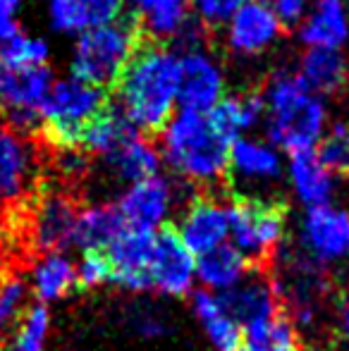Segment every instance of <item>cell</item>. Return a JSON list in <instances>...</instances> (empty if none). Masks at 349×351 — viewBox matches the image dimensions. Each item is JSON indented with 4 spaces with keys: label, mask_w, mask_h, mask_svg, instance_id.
<instances>
[{
    "label": "cell",
    "mask_w": 349,
    "mask_h": 351,
    "mask_svg": "<svg viewBox=\"0 0 349 351\" xmlns=\"http://www.w3.org/2000/svg\"><path fill=\"white\" fill-rule=\"evenodd\" d=\"M29 285L19 275H10L0 282V335H8L29 308Z\"/></svg>",
    "instance_id": "836d02e7"
},
{
    "label": "cell",
    "mask_w": 349,
    "mask_h": 351,
    "mask_svg": "<svg viewBox=\"0 0 349 351\" xmlns=\"http://www.w3.org/2000/svg\"><path fill=\"white\" fill-rule=\"evenodd\" d=\"M282 36V24L263 0H247L225 22V38L232 53L244 58L270 51Z\"/></svg>",
    "instance_id": "5bb4252c"
},
{
    "label": "cell",
    "mask_w": 349,
    "mask_h": 351,
    "mask_svg": "<svg viewBox=\"0 0 349 351\" xmlns=\"http://www.w3.org/2000/svg\"><path fill=\"white\" fill-rule=\"evenodd\" d=\"M77 206L70 196L60 191H48L34 206L32 215V239L41 254L65 251L72 246L77 222Z\"/></svg>",
    "instance_id": "2e32d148"
},
{
    "label": "cell",
    "mask_w": 349,
    "mask_h": 351,
    "mask_svg": "<svg viewBox=\"0 0 349 351\" xmlns=\"http://www.w3.org/2000/svg\"><path fill=\"white\" fill-rule=\"evenodd\" d=\"M175 232L199 258L230 241V206L210 196H199L184 208Z\"/></svg>",
    "instance_id": "9a60e30c"
},
{
    "label": "cell",
    "mask_w": 349,
    "mask_h": 351,
    "mask_svg": "<svg viewBox=\"0 0 349 351\" xmlns=\"http://www.w3.org/2000/svg\"><path fill=\"white\" fill-rule=\"evenodd\" d=\"M263 3L273 10L282 27H297L311 8V0H263Z\"/></svg>",
    "instance_id": "f35d334b"
},
{
    "label": "cell",
    "mask_w": 349,
    "mask_h": 351,
    "mask_svg": "<svg viewBox=\"0 0 349 351\" xmlns=\"http://www.w3.org/2000/svg\"><path fill=\"white\" fill-rule=\"evenodd\" d=\"M115 180L125 184H134L139 180H146L151 175H158L160 170V151L146 139L141 132H134L127 141H122L112 153L101 158Z\"/></svg>",
    "instance_id": "d4e9b609"
},
{
    "label": "cell",
    "mask_w": 349,
    "mask_h": 351,
    "mask_svg": "<svg viewBox=\"0 0 349 351\" xmlns=\"http://www.w3.org/2000/svg\"><path fill=\"white\" fill-rule=\"evenodd\" d=\"M22 5L24 0H0V46L19 32L17 14L22 10Z\"/></svg>",
    "instance_id": "ab89813d"
},
{
    "label": "cell",
    "mask_w": 349,
    "mask_h": 351,
    "mask_svg": "<svg viewBox=\"0 0 349 351\" xmlns=\"http://www.w3.org/2000/svg\"><path fill=\"white\" fill-rule=\"evenodd\" d=\"M36 143L12 125H0V208L19 204L36 186Z\"/></svg>",
    "instance_id": "8fae6325"
},
{
    "label": "cell",
    "mask_w": 349,
    "mask_h": 351,
    "mask_svg": "<svg viewBox=\"0 0 349 351\" xmlns=\"http://www.w3.org/2000/svg\"><path fill=\"white\" fill-rule=\"evenodd\" d=\"M189 12L191 10L186 0H154L141 12H136L139 14L136 22L141 27V34H151L158 41H165V38L175 41L191 22Z\"/></svg>",
    "instance_id": "4dcf8cb0"
},
{
    "label": "cell",
    "mask_w": 349,
    "mask_h": 351,
    "mask_svg": "<svg viewBox=\"0 0 349 351\" xmlns=\"http://www.w3.org/2000/svg\"><path fill=\"white\" fill-rule=\"evenodd\" d=\"M263 103L270 143L289 156L313 151L326 134V103L302 82L297 72H275L265 84Z\"/></svg>",
    "instance_id": "7a4b0ae2"
},
{
    "label": "cell",
    "mask_w": 349,
    "mask_h": 351,
    "mask_svg": "<svg viewBox=\"0 0 349 351\" xmlns=\"http://www.w3.org/2000/svg\"><path fill=\"white\" fill-rule=\"evenodd\" d=\"M186 3H189V10L194 12V17L201 24H206V27H220L247 0H186Z\"/></svg>",
    "instance_id": "8d00e7d4"
},
{
    "label": "cell",
    "mask_w": 349,
    "mask_h": 351,
    "mask_svg": "<svg viewBox=\"0 0 349 351\" xmlns=\"http://www.w3.org/2000/svg\"><path fill=\"white\" fill-rule=\"evenodd\" d=\"M53 74L48 67H32V70H3L0 79V101L8 110L10 125L14 130L32 134L41 127V108L53 86Z\"/></svg>",
    "instance_id": "ba28073f"
},
{
    "label": "cell",
    "mask_w": 349,
    "mask_h": 351,
    "mask_svg": "<svg viewBox=\"0 0 349 351\" xmlns=\"http://www.w3.org/2000/svg\"><path fill=\"white\" fill-rule=\"evenodd\" d=\"M127 225L122 222L115 204L86 206L84 210L77 213L72 244L77 249H82V254H88V251H101L103 254L120 237V232Z\"/></svg>",
    "instance_id": "484cf974"
},
{
    "label": "cell",
    "mask_w": 349,
    "mask_h": 351,
    "mask_svg": "<svg viewBox=\"0 0 349 351\" xmlns=\"http://www.w3.org/2000/svg\"><path fill=\"white\" fill-rule=\"evenodd\" d=\"M0 282H3V273H0Z\"/></svg>",
    "instance_id": "ee69618b"
},
{
    "label": "cell",
    "mask_w": 349,
    "mask_h": 351,
    "mask_svg": "<svg viewBox=\"0 0 349 351\" xmlns=\"http://www.w3.org/2000/svg\"><path fill=\"white\" fill-rule=\"evenodd\" d=\"M316 153L333 172H349V122L328 125L323 139L318 141Z\"/></svg>",
    "instance_id": "e575fe53"
},
{
    "label": "cell",
    "mask_w": 349,
    "mask_h": 351,
    "mask_svg": "<svg viewBox=\"0 0 349 351\" xmlns=\"http://www.w3.org/2000/svg\"><path fill=\"white\" fill-rule=\"evenodd\" d=\"M160 132V158L177 177L189 184L210 186L228 175L232 141L215 130L208 112L182 108Z\"/></svg>",
    "instance_id": "3957f363"
},
{
    "label": "cell",
    "mask_w": 349,
    "mask_h": 351,
    "mask_svg": "<svg viewBox=\"0 0 349 351\" xmlns=\"http://www.w3.org/2000/svg\"><path fill=\"white\" fill-rule=\"evenodd\" d=\"M154 239L156 232L125 227L120 232V237L103 251L108 256V261H110L112 287H120V289L132 291V294H149V263L151 251H154Z\"/></svg>",
    "instance_id": "4fadbf2b"
},
{
    "label": "cell",
    "mask_w": 349,
    "mask_h": 351,
    "mask_svg": "<svg viewBox=\"0 0 349 351\" xmlns=\"http://www.w3.org/2000/svg\"><path fill=\"white\" fill-rule=\"evenodd\" d=\"M299 27V41L306 48L340 51L349 43V3L347 0H311Z\"/></svg>",
    "instance_id": "e0dca14e"
},
{
    "label": "cell",
    "mask_w": 349,
    "mask_h": 351,
    "mask_svg": "<svg viewBox=\"0 0 349 351\" xmlns=\"http://www.w3.org/2000/svg\"><path fill=\"white\" fill-rule=\"evenodd\" d=\"M112 270L110 261L101 251H88L82 254V261L77 263V287L80 289H98V287L110 285Z\"/></svg>",
    "instance_id": "d590c367"
},
{
    "label": "cell",
    "mask_w": 349,
    "mask_h": 351,
    "mask_svg": "<svg viewBox=\"0 0 349 351\" xmlns=\"http://www.w3.org/2000/svg\"><path fill=\"white\" fill-rule=\"evenodd\" d=\"M180 62V93L184 110L210 112L225 98V72L215 56L204 48H186L177 56Z\"/></svg>",
    "instance_id": "7c38bea8"
},
{
    "label": "cell",
    "mask_w": 349,
    "mask_h": 351,
    "mask_svg": "<svg viewBox=\"0 0 349 351\" xmlns=\"http://www.w3.org/2000/svg\"><path fill=\"white\" fill-rule=\"evenodd\" d=\"M297 251L326 270L349 263V208L335 204L306 208Z\"/></svg>",
    "instance_id": "52a82bcc"
},
{
    "label": "cell",
    "mask_w": 349,
    "mask_h": 351,
    "mask_svg": "<svg viewBox=\"0 0 349 351\" xmlns=\"http://www.w3.org/2000/svg\"><path fill=\"white\" fill-rule=\"evenodd\" d=\"M239 351H247V349H239Z\"/></svg>",
    "instance_id": "f6af8a7d"
},
{
    "label": "cell",
    "mask_w": 349,
    "mask_h": 351,
    "mask_svg": "<svg viewBox=\"0 0 349 351\" xmlns=\"http://www.w3.org/2000/svg\"><path fill=\"white\" fill-rule=\"evenodd\" d=\"M0 79H3V72H0ZM0 108H3V101H0Z\"/></svg>",
    "instance_id": "7bdbcfd3"
},
{
    "label": "cell",
    "mask_w": 349,
    "mask_h": 351,
    "mask_svg": "<svg viewBox=\"0 0 349 351\" xmlns=\"http://www.w3.org/2000/svg\"><path fill=\"white\" fill-rule=\"evenodd\" d=\"M287 180L292 186V194L304 208H316V206L333 204L337 189V177L326 162L313 151L292 153L287 167Z\"/></svg>",
    "instance_id": "d6986e66"
},
{
    "label": "cell",
    "mask_w": 349,
    "mask_h": 351,
    "mask_svg": "<svg viewBox=\"0 0 349 351\" xmlns=\"http://www.w3.org/2000/svg\"><path fill=\"white\" fill-rule=\"evenodd\" d=\"M228 172L242 184H273L282 177V158L270 141L239 136L230 146Z\"/></svg>",
    "instance_id": "ffe728a7"
},
{
    "label": "cell",
    "mask_w": 349,
    "mask_h": 351,
    "mask_svg": "<svg viewBox=\"0 0 349 351\" xmlns=\"http://www.w3.org/2000/svg\"><path fill=\"white\" fill-rule=\"evenodd\" d=\"M134 132H139V130L122 115L120 108L106 106L101 115L84 130L80 148H84V151L93 153V156H98V158H106L108 153L115 151L122 141L130 139Z\"/></svg>",
    "instance_id": "f1b7e54d"
},
{
    "label": "cell",
    "mask_w": 349,
    "mask_h": 351,
    "mask_svg": "<svg viewBox=\"0 0 349 351\" xmlns=\"http://www.w3.org/2000/svg\"><path fill=\"white\" fill-rule=\"evenodd\" d=\"M347 82H349V79H347Z\"/></svg>",
    "instance_id": "bcb514c9"
},
{
    "label": "cell",
    "mask_w": 349,
    "mask_h": 351,
    "mask_svg": "<svg viewBox=\"0 0 349 351\" xmlns=\"http://www.w3.org/2000/svg\"><path fill=\"white\" fill-rule=\"evenodd\" d=\"M177 204L175 184L163 175H151L134 184H127L115 208L122 222L132 230L158 232L168 225Z\"/></svg>",
    "instance_id": "9c48e42d"
},
{
    "label": "cell",
    "mask_w": 349,
    "mask_h": 351,
    "mask_svg": "<svg viewBox=\"0 0 349 351\" xmlns=\"http://www.w3.org/2000/svg\"><path fill=\"white\" fill-rule=\"evenodd\" d=\"M252 265V261L228 241L196 258V282L210 294H225L254 273Z\"/></svg>",
    "instance_id": "603a6c76"
},
{
    "label": "cell",
    "mask_w": 349,
    "mask_h": 351,
    "mask_svg": "<svg viewBox=\"0 0 349 351\" xmlns=\"http://www.w3.org/2000/svg\"><path fill=\"white\" fill-rule=\"evenodd\" d=\"M191 311L215 351L242 349V325L230 315L218 294H210L206 289L191 291Z\"/></svg>",
    "instance_id": "cb8c5ba5"
},
{
    "label": "cell",
    "mask_w": 349,
    "mask_h": 351,
    "mask_svg": "<svg viewBox=\"0 0 349 351\" xmlns=\"http://www.w3.org/2000/svg\"><path fill=\"white\" fill-rule=\"evenodd\" d=\"M242 339L247 351H302L299 347V330L289 320L285 311L256 320L242 330Z\"/></svg>",
    "instance_id": "f546056e"
},
{
    "label": "cell",
    "mask_w": 349,
    "mask_h": 351,
    "mask_svg": "<svg viewBox=\"0 0 349 351\" xmlns=\"http://www.w3.org/2000/svg\"><path fill=\"white\" fill-rule=\"evenodd\" d=\"M125 3H130L132 8L136 10V12H141V10H144V8H146V5H149V3H154V0H125Z\"/></svg>",
    "instance_id": "b9f144b4"
},
{
    "label": "cell",
    "mask_w": 349,
    "mask_h": 351,
    "mask_svg": "<svg viewBox=\"0 0 349 351\" xmlns=\"http://www.w3.org/2000/svg\"><path fill=\"white\" fill-rule=\"evenodd\" d=\"M127 325H130L132 332H136L139 337L156 339V337H163V335H168V325L170 323L158 308H154V306H139V308H134L130 313Z\"/></svg>",
    "instance_id": "74e56055"
},
{
    "label": "cell",
    "mask_w": 349,
    "mask_h": 351,
    "mask_svg": "<svg viewBox=\"0 0 349 351\" xmlns=\"http://www.w3.org/2000/svg\"><path fill=\"white\" fill-rule=\"evenodd\" d=\"M213 127L225 136L228 141H234L244 132L254 130L265 117V103L263 93L244 91L234 96H225L213 110L208 112Z\"/></svg>",
    "instance_id": "4316f807"
},
{
    "label": "cell",
    "mask_w": 349,
    "mask_h": 351,
    "mask_svg": "<svg viewBox=\"0 0 349 351\" xmlns=\"http://www.w3.org/2000/svg\"><path fill=\"white\" fill-rule=\"evenodd\" d=\"M297 74L316 96H333L349 79V65L340 51L309 48L299 60Z\"/></svg>",
    "instance_id": "83f0119b"
},
{
    "label": "cell",
    "mask_w": 349,
    "mask_h": 351,
    "mask_svg": "<svg viewBox=\"0 0 349 351\" xmlns=\"http://www.w3.org/2000/svg\"><path fill=\"white\" fill-rule=\"evenodd\" d=\"M340 332H342V344L349 351V289L345 291L340 301Z\"/></svg>",
    "instance_id": "60d3db41"
},
{
    "label": "cell",
    "mask_w": 349,
    "mask_h": 351,
    "mask_svg": "<svg viewBox=\"0 0 349 351\" xmlns=\"http://www.w3.org/2000/svg\"><path fill=\"white\" fill-rule=\"evenodd\" d=\"M108 106L103 88L77 77L56 79L41 108V130L60 151H80L82 134Z\"/></svg>",
    "instance_id": "5b68a950"
},
{
    "label": "cell",
    "mask_w": 349,
    "mask_h": 351,
    "mask_svg": "<svg viewBox=\"0 0 349 351\" xmlns=\"http://www.w3.org/2000/svg\"><path fill=\"white\" fill-rule=\"evenodd\" d=\"M48 58H51V46L46 38L32 36L22 29L0 46V67L5 72L46 67Z\"/></svg>",
    "instance_id": "d6a6232c"
},
{
    "label": "cell",
    "mask_w": 349,
    "mask_h": 351,
    "mask_svg": "<svg viewBox=\"0 0 349 351\" xmlns=\"http://www.w3.org/2000/svg\"><path fill=\"white\" fill-rule=\"evenodd\" d=\"M151 291L163 296H189L196 285V256L182 244L173 227L156 232L149 263Z\"/></svg>",
    "instance_id": "30bf717a"
},
{
    "label": "cell",
    "mask_w": 349,
    "mask_h": 351,
    "mask_svg": "<svg viewBox=\"0 0 349 351\" xmlns=\"http://www.w3.org/2000/svg\"><path fill=\"white\" fill-rule=\"evenodd\" d=\"M141 36L139 22L125 17L80 34L72 48V77L98 88L115 86L139 51Z\"/></svg>",
    "instance_id": "277c9868"
},
{
    "label": "cell",
    "mask_w": 349,
    "mask_h": 351,
    "mask_svg": "<svg viewBox=\"0 0 349 351\" xmlns=\"http://www.w3.org/2000/svg\"><path fill=\"white\" fill-rule=\"evenodd\" d=\"M51 311L43 304H29L24 315L8 332L3 351H48L51 337Z\"/></svg>",
    "instance_id": "1f68e13d"
},
{
    "label": "cell",
    "mask_w": 349,
    "mask_h": 351,
    "mask_svg": "<svg viewBox=\"0 0 349 351\" xmlns=\"http://www.w3.org/2000/svg\"><path fill=\"white\" fill-rule=\"evenodd\" d=\"M29 294L36 304H56L77 289V265L65 251H48L34 261L29 270Z\"/></svg>",
    "instance_id": "7402d4cb"
},
{
    "label": "cell",
    "mask_w": 349,
    "mask_h": 351,
    "mask_svg": "<svg viewBox=\"0 0 349 351\" xmlns=\"http://www.w3.org/2000/svg\"><path fill=\"white\" fill-rule=\"evenodd\" d=\"M287 232V213L275 201L242 196L230 204V244L252 263H261L280 249Z\"/></svg>",
    "instance_id": "8992f818"
},
{
    "label": "cell",
    "mask_w": 349,
    "mask_h": 351,
    "mask_svg": "<svg viewBox=\"0 0 349 351\" xmlns=\"http://www.w3.org/2000/svg\"><path fill=\"white\" fill-rule=\"evenodd\" d=\"M218 296L223 299L230 315L242 325V330L247 325L256 323V320L270 318V315L282 311L280 308V294L275 289V282L258 273H252L237 287H232L230 291Z\"/></svg>",
    "instance_id": "44dd1931"
},
{
    "label": "cell",
    "mask_w": 349,
    "mask_h": 351,
    "mask_svg": "<svg viewBox=\"0 0 349 351\" xmlns=\"http://www.w3.org/2000/svg\"><path fill=\"white\" fill-rule=\"evenodd\" d=\"M117 86V108L141 132H160L175 115L180 93V62L173 48L141 43Z\"/></svg>",
    "instance_id": "6da1fadb"
},
{
    "label": "cell",
    "mask_w": 349,
    "mask_h": 351,
    "mask_svg": "<svg viewBox=\"0 0 349 351\" xmlns=\"http://www.w3.org/2000/svg\"><path fill=\"white\" fill-rule=\"evenodd\" d=\"M125 0H46L48 24L58 34H80L122 17Z\"/></svg>",
    "instance_id": "ac0fdd59"
}]
</instances>
